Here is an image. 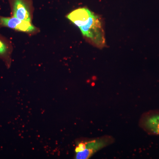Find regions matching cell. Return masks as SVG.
I'll return each instance as SVG.
<instances>
[{"label":"cell","mask_w":159,"mask_h":159,"mask_svg":"<svg viewBox=\"0 0 159 159\" xmlns=\"http://www.w3.org/2000/svg\"><path fill=\"white\" fill-rule=\"evenodd\" d=\"M12 47L9 41L0 35V58L6 62L7 66L11 63Z\"/></svg>","instance_id":"cell-6"},{"label":"cell","mask_w":159,"mask_h":159,"mask_svg":"<svg viewBox=\"0 0 159 159\" xmlns=\"http://www.w3.org/2000/svg\"><path fill=\"white\" fill-rule=\"evenodd\" d=\"M1 27H7L16 31L25 32H34L36 30V28L31 22L22 20L12 16L4 17L0 16Z\"/></svg>","instance_id":"cell-4"},{"label":"cell","mask_w":159,"mask_h":159,"mask_svg":"<svg viewBox=\"0 0 159 159\" xmlns=\"http://www.w3.org/2000/svg\"><path fill=\"white\" fill-rule=\"evenodd\" d=\"M12 16L31 22L32 5L31 0H9Z\"/></svg>","instance_id":"cell-3"},{"label":"cell","mask_w":159,"mask_h":159,"mask_svg":"<svg viewBox=\"0 0 159 159\" xmlns=\"http://www.w3.org/2000/svg\"><path fill=\"white\" fill-rule=\"evenodd\" d=\"M113 138L103 136L78 143L76 149V158L87 159L94 154L113 142Z\"/></svg>","instance_id":"cell-2"},{"label":"cell","mask_w":159,"mask_h":159,"mask_svg":"<svg viewBox=\"0 0 159 159\" xmlns=\"http://www.w3.org/2000/svg\"><path fill=\"white\" fill-rule=\"evenodd\" d=\"M77 27L83 35L94 45L100 48L105 47V34L102 21L98 16L91 12Z\"/></svg>","instance_id":"cell-1"},{"label":"cell","mask_w":159,"mask_h":159,"mask_svg":"<svg viewBox=\"0 0 159 159\" xmlns=\"http://www.w3.org/2000/svg\"><path fill=\"white\" fill-rule=\"evenodd\" d=\"M140 123L142 129L148 134L159 135V111L152 112L145 115Z\"/></svg>","instance_id":"cell-5"}]
</instances>
